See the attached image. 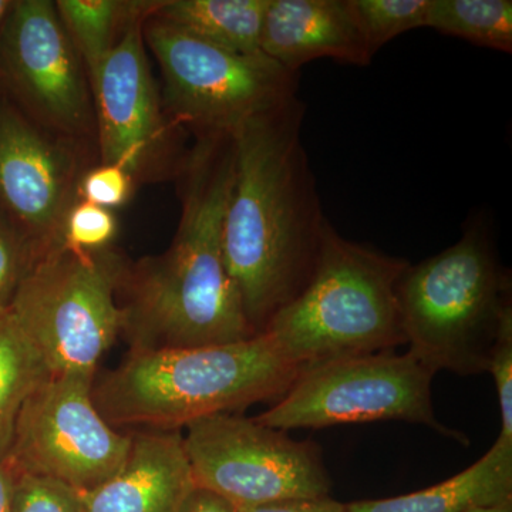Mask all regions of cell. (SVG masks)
<instances>
[{"instance_id":"obj_1","label":"cell","mask_w":512,"mask_h":512,"mask_svg":"<svg viewBox=\"0 0 512 512\" xmlns=\"http://www.w3.org/2000/svg\"><path fill=\"white\" fill-rule=\"evenodd\" d=\"M235 133L195 134L175 180L181 217L163 254L128 262L119 288L130 352L190 349L254 338L225 264L224 220Z\"/></svg>"},{"instance_id":"obj_2","label":"cell","mask_w":512,"mask_h":512,"mask_svg":"<svg viewBox=\"0 0 512 512\" xmlns=\"http://www.w3.org/2000/svg\"><path fill=\"white\" fill-rule=\"evenodd\" d=\"M303 117L295 97L235 133L222 244L256 335L308 284L329 222L303 146Z\"/></svg>"},{"instance_id":"obj_3","label":"cell","mask_w":512,"mask_h":512,"mask_svg":"<svg viewBox=\"0 0 512 512\" xmlns=\"http://www.w3.org/2000/svg\"><path fill=\"white\" fill-rule=\"evenodd\" d=\"M299 370L264 333L225 345L130 352L93 384V400L116 429L180 430L279 399Z\"/></svg>"},{"instance_id":"obj_4","label":"cell","mask_w":512,"mask_h":512,"mask_svg":"<svg viewBox=\"0 0 512 512\" xmlns=\"http://www.w3.org/2000/svg\"><path fill=\"white\" fill-rule=\"evenodd\" d=\"M409 265L328 222L311 279L262 333L299 369L404 345L399 285Z\"/></svg>"},{"instance_id":"obj_5","label":"cell","mask_w":512,"mask_h":512,"mask_svg":"<svg viewBox=\"0 0 512 512\" xmlns=\"http://www.w3.org/2000/svg\"><path fill=\"white\" fill-rule=\"evenodd\" d=\"M399 305L409 353L431 375L487 373L512 301L510 271L501 265L485 221L468 222L456 244L409 265Z\"/></svg>"},{"instance_id":"obj_6","label":"cell","mask_w":512,"mask_h":512,"mask_svg":"<svg viewBox=\"0 0 512 512\" xmlns=\"http://www.w3.org/2000/svg\"><path fill=\"white\" fill-rule=\"evenodd\" d=\"M128 262L114 248L60 244L26 276L9 313L52 375H96L123 330L119 288Z\"/></svg>"},{"instance_id":"obj_7","label":"cell","mask_w":512,"mask_h":512,"mask_svg":"<svg viewBox=\"0 0 512 512\" xmlns=\"http://www.w3.org/2000/svg\"><path fill=\"white\" fill-rule=\"evenodd\" d=\"M144 42L160 66L165 113L183 130L237 133L298 97L299 73L264 53L239 55L148 16Z\"/></svg>"},{"instance_id":"obj_8","label":"cell","mask_w":512,"mask_h":512,"mask_svg":"<svg viewBox=\"0 0 512 512\" xmlns=\"http://www.w3.org/2000/svg\"><path fill=\"white\" fill-rule=\"evenodd\" d=\"M433 376L409 352L329 360L299 370L278 403L254 419L281 431L400 420L464 441L463 434L444 427L434 414Z\"/></svg>"},{"instance_id":"obj_9","label":"cell","mask_w":512,"mask_h":512,"mask_svg":"<svg viewBox=\"0 0 512 512\" xmlns=\"http://www.w3.org/2000/svg\"><path fill=\"white\" fill-rule=\"evenodd\" d=\"M185 429L195 485L237 510L330 493L322 450L312 441L293 440L286 431L231 413L204 417Z\"/></svg>"},{"instance_id":"obj_10","label":"cell","mask_w":512,"mask_h":512,"mask_svg":"<svg viewBox=\"0 0 512 512\" xmlns=\"http://www.w3.org/2000/svg\"><path fill=\"white\" fill-rule=\"evenodd\" d=\"M94 376L52 375L20 410L10 444L16 473L49 478L77 493L106 483L126 463L131 434L101 416Z\"/></svg>"},{"instance_id":"obj_11","label":"cell","mask_w":512,"mask_h":512,"mask_svg":"<svg viewBox=\"0 0 512 512\" xmlns=\"http://www.w3.org/2000/svg\"><path fill=\"white\" fill-rule=\"evenodd\" d=\"M0 90L57 136L96 141L92 84L55 2L13 0L0 29Z\"/></svg>"},{"instance_id":"obj_12","label":"cell","mask_w":512,"mask_h":512,"mask_svg":"<svg viewBox=\"0 0 512 512\" xmlns=\"http://www.w3.org/2000/svg\"><path fill=\"white\" fill-rule=\"evenodd\" d=\"M134 23L92 84L99 163L126 168L137 184L177 178L188 150L165 113L151 74L143 26Z\"/></svg>"},{"instance_id":"obj_13","label":"cell","mask_w":512,"mask_h":512,"mask_svg":"<svg viewBox=\"0 0 512 512\" xmlns=\"http://www.w3.org/2000/svg\"><path fill=\"white\" fill-rule=\"evenodd\" d=\"M89 146L29 119L0 90V211L47 254L62 244Z\"/></svg>"},{"instance_id":"obj_14","label":"cell","mask_w":512,"mask_h":512,"mask_svg":"<svg viewBox=\"0 0 512 512\" xmlns=\"http://www.w3.org/2000/svg\"><path fill=\"white\" fill-rule=\"evenodd\" d=\"M195 488L181 431L143 430L113 477L77 494L86 512H185Z\"/></svg>"},{"instance_id":"obj_15","label":"cell","mask_w":512,"mask_h":512,"mask_svg":"<svg viewBox=\"0 0 512 512\" xmlns=\"http://www.w3.org/2000/svg\"><path fill=\"white\" fill-rule=\"evenodd\" d=\"M261 52L295 73L323 57L353 66L373 60L346 0H269Z\"/></svg>"},{"instance_id":"obj_16","label":"cell","mask_w":512,"mask_h":512,"mask_svg":"<svg viewBox=\"0 0 512 512\" xmlns=\"http://www.w3.org/2000/svg\"><path fill=\"white\" fill-rule=\"evenodd\" d=\"M512 501V443L493 447L456 476L412 494L346 504L348 512H471Z\"/></svg>"},{"instance_id":"obj_17","label":"cell","mask_w":512,"mask_h":512,"mask_svg":"<svg viewBox=\"0 0 512 512\" xmlns=\"http://www.w3.org/2000/svg\"><path fill=\"white\" fill-rule=\"evenodd\" d=\"M269 0H163L151 16L239 55L261 52Z\"/></svg>"},{"instance_id":"obj_18","label":"cell","mask_w":512,"mask_h":512,"mask_svg":"<svg viewBox=\"0 0 512 512\" xmlns=\"http://www.w3.org/2000/svg\"><path fill=\"white\" fill-rule=\"evenodd\" d=\"M153 0H57V15L82 60L90 84L134 23L146 20Z\"/></svg>"},{"instance_id":"obj_19","label":"cell","mask_w":512,"mask_h":512,"mask_svg":"<svg viewBox=\"0 0 512 512\" xmlns=\"http://www.w3.org/2000/svg\"><path fill=\"white\" fill-rule=\"evenodd\" d=\"M50 376L45 360L9 311L0 313V456L9 457L23 404Z\"/></svg>"},{"instance_id":"obj_20","label":"cell","mask_w":512,"mask_h":512,"mask_svg":"<svg viewBox=\"0 0 512 512\" xmlns=\"http://www.w3.org/2000/svg\"><path fill=\"white\" fill-rule=\"evenodd\" d=\"M426 28L473 45L512 52L511 0H430Z\"/></svg>"},{"instance_id":"obj_21","label":"cell","mask_w":512,"mask_h":512,"mask_svg":"<svg viewBox=\"0 0 512 512\" xmlns=\"http://www.w3.org/2000/svg\"><path fill=\"white\" fill-rule=\"evenodd\" d=\"M370 56L397 36L426 28L430 0H346Z\"/></svg>"},{"instance_id":"obj_22","label":"cell","mask_w":512,"mask_h":512,"mask_svg":"<svg viewBox=\"0 0 512 512\" xmlns=\"http://www.w3.org/2000/svg\"><path fill=\"white\" fill-rule=\"evenodd\" d=\"M43 255L36 242L0 211V313L9 311L20 285Z\"/></svg>"},{"instance_id":"obj_23","label":"cell","mask_w":512,"mask_h":512,"mask_svg":"<svg viewBox=\"0 0 512 512\" xmlns=\"http://www.w3.org/2000/svg\"><path fill=\"white\" fill-rule=\"evenodd\" d=\"M119 235V220L114 211L77 201L70 208L62 232V245L83 252L113 248Z\"/></svg>"},{"instance_id":"obj_24","label":"cell","mask_w":512,"mask_h":512,"mask_svg":"<svg viewBox=\"0 0 512 512\" xmlns=\"http://www.w3.org/2000/svg\"><path fill=\"white\" fill-rule=\"evenodd\" d=\"M137 181L126 168L116 164L92 165L77 185V200L114 211L133 198Z\"/></svg>"},{"instance_id":"obj_25","label":"cell","mask_w":512,"mask_h":512,"mask_svg":"<svg viewBox=\"0 0 512 512\" xmlns=\"http://www.w3.org/2000/svg\"><path fill=\"white\" fill-rule=\"evenodd\" d=\"M13 512H86L79 494L49 478L16 473Z\"/></svg>"},{"instance_id":"obj_26","label":"cell","mask_w":512,"mask_h":512,"mask_svg":"<svg viewBox=\"0 0 512 512\" xmlns=\"http://www.w3.org/2000/svg\"><path fill=\"white\" fill-rule=\"evenodd\" d=\"M487 373L493 376L500 402L503 427L498 437L512 443V308L501 319Z\"/></svg>"},{"instance_id":"obj_27","label":"cell","mask_w":512,"mask_h":512,"mask_svg":"<svg viewBox=\"0 0 512 512\" xmlns=\"http://www.w3.org/2000/svg\"><path fill=\"white\" fill-rule=\"evenodd\" d=\"M238 512H348L346 504L333 498H293V500L275 501V503L241 508Z\"/></svg>"},{"instance_id":"obj_28","label":"cell","mask_w":512,"mask_h":512,"mask_svg":"<svg viewBox=\"0 0 512 512\" xmlns=\"http://www.w3.org/2000/svg\"><path fill=\"white\" fill-rule=\"evenodd\" d=\"M185 512H238V510L220 495L202 488H195Z\"/></svg>"},{"instance_id":"obj_29","label":"cell","mask_w":512,"mask_h":512,"mask_svg":"<svg viewBox=\"0 0 512 512\" xmlns=\"http://www.w3.org/2000/svg\"><path fill=\"white\" fill-rule=\"evenodd\" d=\"M16 471L9 457L0 456V512H13L15 503Z\"/></svg>"},{"instance_id":"obj_30","label":"cell","mask_w":512,"mask_h":512,"mask_svg":"<svg viewBox=\"0 0 512 512\" xmlns=\"http://www.w3.org/2000/svg\"><path fill=\"white\" fill-rule=\"evenodd\" d=\"M471 512H512V501H508V503L500 505H495V507L480 508V510Z\"/></svg>"},{"instance_id":"obj_31","label":"cell","mask_w":512,"mask_h":512,"mask_svg":"<svg viewBox=\"0 0 512 512\" xmlns=\"http://www.w3.org/2000/svg\"><path fill=\"white\" fill-rule=\"evenodd\" d=\"M13 0H0V29H2L3 22L8 16L10 8H12Z\"/></svg>"}]
</instances>
